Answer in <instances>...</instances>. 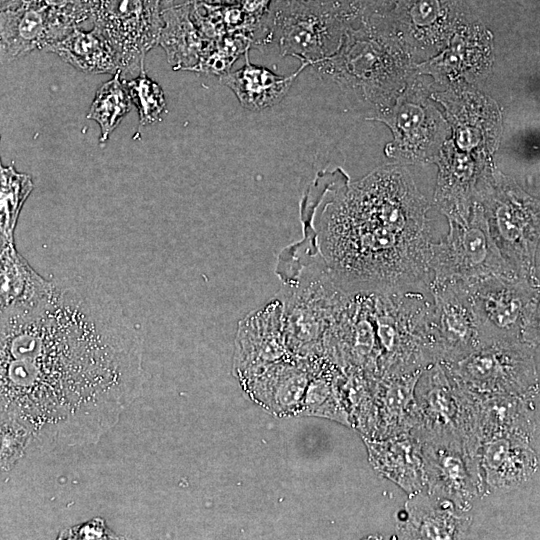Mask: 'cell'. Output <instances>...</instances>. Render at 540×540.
<instances>
[{"instance_id": "1", "label": "cell", "mask_w": 540, "mask_h": 540, "mask_svg": "<svg viewBox=\"0 0 540 540\" xmlns=\"http://www.w3.org/2000/svg\"><path fill=\"white\" fill-rule=\"evenodd\" d=\"M140 335L103 289L63 279L0 313V416L29 449L94 444L140 395Z\"/></svg>"}, {"instance_id": "2", "label": "cell", "mask_w": 540, "mask_h": 540, "mask_svg": "<svg viewBox=\"0 0 540 540\" xmlns=\"http://www.w3.org/2000/svg\"><path fill=\"white\" fill-rule=\"evenodd\" d=\"M320 225L328 275L347 291L428 290L430 205L401 165L339 182Z\"/></svg>"}, {"instance_id": "3", "label": "cell", "mask_w": 540, "mask_h": 540, "mask_svg": "<svg viewBox=\"0 0 540 540\" xmlns=\"http://www.w3.org/2000/svg\"><path fill=\"white\" fill-rule=\"evenodd\" d=\"M312 66L376 113L388 108L418 76L416 64L375 14L356 17L337 51Z\"/></svg>"}, {"instance_id": "4", "label": "cell", "mask_w": 540, "mask_h": 540, "mask_svg": "<svg viewBox=\"0 0 540 540\" xmlns=\"http://www.w3.org/2000/svg\"><path fill=\"white\" fill-rule=\"evenodd\" d=\"M488 232L513 272L540 287V204L513 179L496 170L478 200Z\"/></svg>"}, {"instance_id": "5", "label": "cell", "mask_w": 540, "mask_h": 540, "mask_svg": "<svg viewBox=\"0 0 540 540\" xmlns=\"http://www.w3.org/2000/svg\"><path fill=\"white\" fill-rule=\"evenodd\" d=\"M360 14L349 0H275L268 24L281 56L312 66L337 51L346 29Z\"/></svg>"}, {"instance_id": "6", "label": "cell", "mask_w": 540, "mask_h": 540, "mask_svg": "<svg viewBox=\"0 0 540 540\" xmlns=\"http://www.w3.org/2000/svg\"><path fill=\"white\" fill-rule=\"evenodd\" d=\"M447 220L446 236L430 245L428 290L446 284L468 285L490 276L519 278L494 245L479 201L468 214Z\"/></svg>"}, {"instance_id": "7", "label": "cell", "mask_w": 540, "mask_h": 540, "mask_svg": "<svg viewBox=\"0 0 540 540\" xmlns=\"http://www.w3.org/2000/svg\"><path fill=\"white\" fill-rule=\"evenodd\" d=\"M482 344L502 342L539 351V293L521 278L490 276L466 285Z\"/></svg>"}, {"instance_id": "8", "label": "cell", "mask_w": 540, "mask_h": 540, "mask_svg": "<svg viewBox=\"0 0 540 540\" xmlns=\"http://www.w3.org/2000/svg\"><path fill=\"white\" fill-rule=\"evenodd\" d=\"M418 76L388 108L370 118L390 129L393 139L384 152L401 163H434L450 133L446 117L435 106L431 91Z\"/></svg>"}, {"instance_id": "9", "label": "cell", "mask_w": 540, "mask_h": 540, "mask_svg": "<svg viewBox=\"0 0 540 540\" xmlns=\"http://www.w3.org/2000/svg\"><path fill=\"white\" fill-rule=\"evenodd\" d=\"M538 358L539 351L524 346L487 342L455 361L442 363L462 390L487 398L535 390Z\"/></svg>"}, {"instance_id": "10", "label": "cell", "mask_w": 540, "mask_h": 540, "mask_svg": "<svg viewBox=\"0 0 540 540\" xmlns=\"http://www.w3.org/2000/svg\"><path fill=\"white\" fill-rule=\"evenodd\" d=\"M375 15L417 65L438 54L470 12L462 0H399Z\"/></svg>"}, {"instance_id": "11", "label": "cell", "mask_w": 540, "mask_h": 540, "mask_svg": "<svg viewBox=\"0 0 540 540\" xmlns=\"http://www.w3.org/2000/svg\"><path fill=\"white\" fill-rule=\"evenodd\" d=\"M90 21L115 48L121 74L138 75L144 59L158 44L163 0H88Z\"/></svg>"}, {"instance_id": "12", "label": "cell", "mask_w": 540, "mask_h": 540, "mask_svg": "<svg viewBox=\"0 0 540 540\" xmlns=\"http://www.w3.org/2000/svg\"><path fill=\"white\" fill-rule=\"evenodd\" d=\"M493 36L470 14L435 56L416 65L418 75H429L443 90L476 88L492 70Z\"/></svg>"}, {"instance_id": "13", "label": "cell", "mask_w": 540, "mask_h": 540, "mask_svg": "<svg viewBox=\"0 0 540 540\" xmlns=\"http://www.w3.org/2000/svg\"><path fill=\"white\" fill-rule=\"evenodd\" d=\"M429 293L427 332L434 357L451 362L478 348L482 340L466 285L432 286Z\"/></svg>"}, {"instance_id": "14", "label": "cell", "mask_w": 540, "mask_h": 540, "mask_svg": "<svg viewBox=\"0 0 540 540\" xmlns=\"http://www.w3.org/2000/svg\"><path fill=\"white\" fill-rule=\"evenodd\" d=\"M445 365L438 361L432 364L419 378L416 396L419 415L424 423L420 438H456L469 444L470 429L476 434V411L464 402L463 390H456Z\"/></svg>"}, {"instance_id": "15", "label": "cell", "mask_w": 540, "mask_h": 540, "mask_svg": "<svg viewBox=\"0 0 540 540\" xmlns=\"http://www.w3.org/2000/svg\"><path fill=\"white\" fill-rule=\"evenodd\" d=\"M420 439L428 494L448 499L467 513L479 488L476 461L467 443L456 438Z\"/></svg>"}, {"instance_id": "16", "label": "cell", "mask_w": 540, "mask_h": 540, "mask_svg": "<svg viewBox=\"0 0 540 540\" xmlns=\"http://www.w3.org/2000/svg\"><path fill=\"white\" fill-rule=\"evenodd\" d=\"M73 28L34 0H11L0 7V66L45 50Z\"/></svg>"}, {"instance_id": "17", "label": "cell", "mask_w": 540, "mask_h": 540, "mask_svg": "<svg viewBox=\"0 0 540 540\" xmlns=\"http://www.w3.org/2000/svg\"><path fill=\"white\" fill-rule=\"evenodd\" d=\"M535 431L526 429L499 430L481 438H487L481 444L475 457L479 463L478 479L484 476V482L492 489H511L527 481L538 467ZM480 487V486H479Z\"/></svg>"}, {"instance_id": "18", "label": "cell", "mask_w": 540, "mask_h": 540, "mask_svg": "<svg viewBox=\"0 0 540 540\" xmlns=\"http://www.w3.org/2000/svg\"><path fill=\"white\" fill-rule=\"evenodd\" d=\"M406 519L399 526L403 538L460 539L465 537L471 516L460 512L445 498L415 495L406 503Z\"/></svg>"}, {"instance_id": "19", "label": "cell", "mask_w": 540, "mask_h": 540, "mask_svg": "<svg viewBox=\"0 0 540 540\" xmlns=\"http://www.w3.org/2000/svg\"><path fill=\"white\" fill-rule=\"evenodd\" d=\"M158 44L174 70L194 71L212 40L205 37L191 18V2L165 5Z\"/></svg>"}, {"instance_id": "20", "label": "cell", "mask_w": 540, "mask_h": 540, "mask_svg": "<svg viewBox=\"0 0 540 540\" xmlns=\"http://www.w3.org/2000/svg\"><path fill=\"white\" fill-rule=\"evenodd\" d=\"M245 64L236 71L219 77L237 97L242 107L253 112L271 108L282 101L297 76L309 66L301 63L291 75L281 76L266 67L250 62L249 51L244 54Z\"/></svg>"}, {"instance_id": "21", "label": "cell", "mask_w": 540, "mask_h": 540, "mask_svg": "<svg viewBox=\"0 0 540 540\" xmlns=\"http://www.w3.org/2000/svg\"><path fill=\"white\" fill-rule=\"evenodd\" d=\"M44 51L57 54L65 62L85 73L114 75L121 72L115 48L96 26L90 31L75 27Z\"/></svg>"}, {"instance_id": "22", "label": "cell", "mask_w": 540, "mask_h": 540, "mask_svg": "<svg viewBox=\"0 0 540 540\" xmlns=\"http://www.w3.org/2000/svg\"><path fill=\"white\" fill-rule=\"evenodd\" d=\"M49 281L17 252L14 243L0 245V307L29 300L43 293Z\"/></svg>"}, {"instance_id": "23", "label": "cell", "mask_w": 540, "mask_h": 540, "mask_svg": "<svg viewBox=\"0 0 540 540\" xmlns=\"http://www.w3.org/2000/svg\"><path fill=\"white\" fill-rule=\"evenodd\" d=\"M34 188L30 175L18 172L0 158V245L13 244L22 207Z\"/></svg>"}, {"instance_id": "24", "label": "cell", "mask_w": 540, "mask_h": 540, "mask_svg": "<svg viewBox=\"0 0 540 540\" xmlns=\"http://www.w3.org/2000/svg\"><path fill=\"white\" fill-rule=\"evenodd\" d=\"M131 108L132 101L125 80L118 71L112 79L99 87L87 114L88 119L94 120L100 126L101 143L108 140L110 134Z\"/></svg>"}, {"instance_id": "25", "label": "cell", "mask_w": 540, "mask_h": 540, "mask_svg": "<svg viewBox=\"0 0 540 540\" xmlns=\"http://www.w3.org/2000/svg\"><path fill=\"white\" fill-rule=\"evenodd\" d=\"M251 48L252 40L243 33L227 34L212 40L194 71L221 77L230 72L234 62Z\"/></svg>"}, {"instance_id": "26", "label": "cell", "mask_w": 540, "mask_h": 540, "mask_svg": "<svg viewBox=\"0 0 540 540\" xmlns=\"http://www.w3.org/2000/svg\"><path fill=\"white\" fill-rule=\"evenodd\" d=\"M132 104L137 108L139 123L151 125L161 120L166 110V99L161 86L142 70L134 79L125 80Z\"/></svg>"}, {"instance_id": "27", "label": "cell", "mask_w": 540, "mask_h": 540, "mask_svg": "<svg viewBox=\"0 0 540 540\" xmlns=\"http://www.w3.org/2000/svg\"><path fill=\"white\" fill-rule=\"evenodd\" d=\"M28 430L14 419L0 416V471L11 470L30 447Z\"/></svg>"}, {"instance_id": "28", "label": "cell", "mask_w": 540, "mask_h": 540, "mask_svg": "<svg viewBox=\"0 0 540 540\" xmlns=\"http://www.w3.org/2000/svg\"><path fill=\"white\" fill-rule=\"evenodd\" d=\"M58 539H121L105 520L97 517L62 530Z\"/></svg>"}, {"instance_id": "29", "label": "cell", "mask_w": 540, "mask_h": 540, "mask_svg": "<svg viewBox=\"0 0 540 540\" xmlns=\"http://www.w3.org/2000/svg\"><path fill=\"white\" fill-rule=\"evenodd\" d=\"M361 14H383L399 0H349Z\"/></svg>"}, {"instance_id": "30", "label": "cell", "mask_w": 540, "mask_h": 540, "mask_svg": "<svg viewBox=\"0 0 540 540\" xmlns=\"http://www.w3.org/2000/svg\"><path fill=\"white\" fill-rule=\"evenodd\" d=\"M197 1H201L210 5H234L238 3V0H197Z\"/></svg>"}, {"instance_id": "31", "label": "cell", "mask_w": 540, "mask_h": 540, "mask_svg": "<svg viewBox=\"0 0 540 540\" xmlns=\"http://www.w3.org/2000/svg\"><path fill=\"white\" fill-rule=\"evenodd\" d=\"M185 1H189V2H195L197 0H185ZM164 2V5H168V4H172L174 2V0H163Z\"/></svg>"}, {"instance_id": "32", "label": "cell", "mask_w": 540, "mask_h": 540, "mask_svg": "<svg viewBox=\"0 0 540 540\" xmlns=\"http://www.w3.org/2000/svg\"><path fill=\"white\" fill-rule=\"evenodd\" d=\"M304 1H324V0H304Z\"/></svg>"}, {"instance_id": "33", "label": "cell", "mask_w": 540, "mask_h": 540, "mask_svg": "<svg viewBox=\"0 0 540 540\" xmlns=\"http://www.w3.org/2000/svg\"><path fill=\"white\" fill-rule=\"evenodd\" d=\"M2 310H3V309L0 307V313H1Z\"/></svg>"}, {"instance_id": "34", "label": "cell", "mask_w": 540, "mask_h": 540, "mask_svg": "<svg viewBox=\"0 0 540 540\" xmlns=\"http://www.w3.org/2000/svg\"><path fill=\"white\" fill-rule=\"evenodd\" d=\"M1 1H2V0H0V2H1Z\"/></svg>"}]
</instances>
